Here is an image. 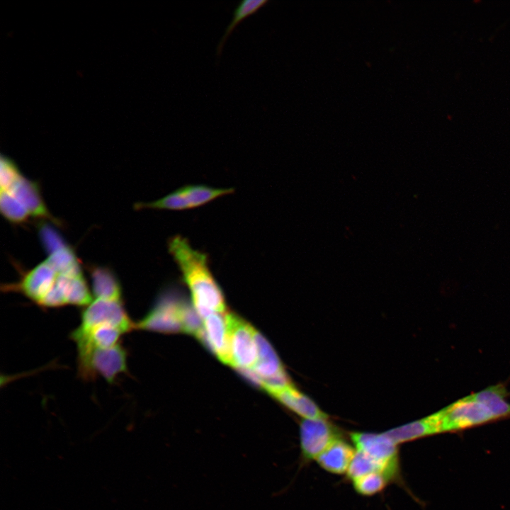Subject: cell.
I'll return each mask as SVG.
<instances>
[{
	"mask_svg": "<svg viewBox=\"0 0 510 510\" xmlns=\"http://www.w3.org/2000/svg\"><path fill=\"white\" fill-rule=\"evenodd\" d=\"M4 292L21 293L43 308L80 307L89 297V285L84 274L57 271L46 259L21 273L16 283L1 287Z\"/></svg>",
	"mask_w": 510,
	"mask_h": 510,
	"instance_id": "cell-1",
	"label": "cell"
},
{
	"mask_svg": "<svg viewBox=\"0 0 510 510\" xmlns=\"http://www.w3.org/2000/svg\"><path fill=\"white\" fill-rule=\"evenodd\" d=\"M168 250L200 317L204 319L213 312H225V296L210 271L208 255L194 249L186 238L179 234L169 239Z\"/></svg>",
	"mask_w": 510,
	"mask_h": 510,
	"instance_id": "cell-2",
	"label": "cell"
},
{
	"mask_svg": "<svg viewBox=\"0 0 510 510\" xmlns=\"http://www.w3.org/2000/svg\"><path fill=\"white\" fill-rule=\"evenodd\" d=\"M186 298L175 286L162 289L147 314L135 322V329L160 333L183 332L181 310Z\"/></svg>",
	"mask_w": 510,
	"mask_h": 510,
	"instance_id": "cell-3",
	"label": "cell"
},
{
	"mask_svg": "<svg viewBox=\"0 0 510 510\" xmlns=\"http://www.w3.org/2000/svg\"><path fill=\"white\" fill-rule=\"evenodd\" d=\"M349 436L355 449L375 461L389 482L400 479L399 445L385 432H351Z\"/></svg>",
	"mask_w": 510,
	"mask_h": 510,
	"instance_id": "cell-4",
	"label": "cell"
},
{
	"mask_svg": "<svg viewBox=\"0 0 510 510\" xmlns=\"http://www.w3.org/2000/svg\"><path fill=\"white\" fill-rule=\"evenodd\" d=\"M233 192L232 188H213L204 184L186 185L158 200L137 203L134 208L186 210L200 207Z\"/></svg>",
	"mask_w": 510,
	"mask_h": 510,
	"instance_id": "cell-5",
	"label": "cell"
},
{
	"mask_svg": "<svg viewBox=\"0 0 510 510\" xmlns=\"http://www.w3.org/2000/svg\"><path fill=\"white\" fill-rule=\"evenodd\" d=\"M127 368V351L120 343L109 348L93 351L86 361L78 366V371L84 380H94L101 375L108 382L113 383Z\"/></svg>",
	"mask_w": 510,
	"mask_h": 510,
	"instance_id": "cell-6",
	"label": "cell"
},
{
	"mask_svg": "<svg viewBox=\"0 0 510 510\" xmlns=\"http://www.w3.org/2000/svg\"><path fill=\"white\" fill-rule=\"evenodd\" d=\"M438 412L441 433L460 431L494 420L489 411L470 395L458 400Z\"/></svg>",
	"mask_w": 510,
	"mask_h": 510,
	"instance_id": "cell-7",
	"label": "cell"
},
{
	"mask_svg": "<svg viewBox=\"0 0 510 510\" xmlns=\"http://www.w3.org/2000/svg\"><path fill=\"white\" fill-rule=\"evenodd\" d=\"M232 366L238 369H252L258 353L255 340V329L234 314L227 312Z\"/></svg>",
	"mask_w": 510,
	"mask_h": 510,
	"instance_id": "cell-8",
	"label": "cell"
},
{
	"mask_svg": "<svg viewBox=\"0 0 510 510\" xmlns=\"http://www.w3.org/2000/svg\"><path fill=\"white\" fill-rule=\"evenodd\" d=\"M341 438L328 419H303L300 424V459L302 464L316 460L334 441Z\"/></svg>",
	"mask_w": 510,
	"mask_h": 510,
	"instance_id": "cell-9",
	"label": "cell"
},
{
	"mask_svg": "<svg viewBox=\"0 0 510 510\" xmlns=\"http://www.w3.org/2000/svg\"><path fill=\"white\" fill-rule=\"evenodd\" d=\"M12 195L28 212L30 217L49 221L55 225L62 222L54 217L42 198L39 184L21 174L8 188L1 190Z\"/></svg>",
	"mask_w": 510,
	"mask_h": 510,
	"instance_id": "cell-10",
	"label": "cell"
},
{
	"mask_svg": "<svg viewBox=\"0 0 510 510\" xmlns=\"http://www.w3.org/2000/svg\"><path fill=\"white\" fill-rule=\"evenodd\" d=\"M227 312H213L203 319V329L197 336L224 363L232 366Z\"/></svg>",
	"mask_w": 510,
	"mask_h": 510,
	"instance_id": "cell-11",
	"label": "cell"
},
{
	"mask_svg": "<svg viewBox=\"0 0 510 510\" xmlns=\"http://www.w3.org/2000/svg\"><path fill=\"white\" fill-rule=\"evenodd\" d=\"M355 453L353 446L339 438L329 445L315 461L328 472L346 474Z\"/></svg>",
	"mask_w": 510,
	"mask_h": 510,
	"instance_id": "cell-12",
	"label": "cell"
},
{
	"mask_svg": "<svg viewBox=\"0 0 510 510\" xmlns=\"http://www.w3.org/2000/svg\"><path fill=\"white\" fill-rule=\"evenodd\" d=\"M385 432L397 445L437 434L441 433L439 414L437 412Z\"/></svg>",
	"mask_w": 510,
	"mask_h": 510,
	"instance_id": "cell-13",
	"label": "cell"
},
{
	"mask_svg": "<svg viewBox=\"0 0 510 510\" xmlns=\"http://www.w3.org/2000/svg\"><path fill=\"white\" fill-rule=\"evenodd\" d=\"M285 407L303 419H328L329 416L319 409L309 397L291 385L272 395Z\"/></svg>",
	"mask_w": 510,
	"mask_h": 510,
	"instance_id": "cell-14",
	"label": "cell"
},
{
	"mask_svg": "<svg viewBox=\"0 0 510 510\" xmlns=\"http://www.w3.org/2000/svg\"><path fill=\"white\" fill-rule=\"evenodd\" d=\"M91 290L94 298L123 300L118 278L107 266H90Z\"/></svg>",
	"mask_w": 510,
	"mask_h": 510,
	"instance_id": "cell-15",
	"label": "cell"
},
{
	"mask_svg": "<svg viewBox=\"0 0 510 510\" xmlns=\"http://www.w3.org/2000/svg\"><path fill=\"white\" fill-rule=\"evenodd\" d=\"M257 346V361L251 369L262 381L285 372L277 353L269 342L256 330L254 333Z\"/></svg>",
	"mask_w": 510,
	"mask_h": 510,
	"instance_id": "cell-16",
	"label": "cell"
},
{
	"mask_svg": "<svg viewBox=\"0 0 510 510\" xmlns=\"http://www.w3.org/2000/svg\"><path fill=\"white\" fill-rule=\"evenodd\" d=\"M509 395L504 385L497 384L487 387L470 396L482 404L496 420L510 416V403L506 400Z\"/></svg>",
	"mask_w": 510,
	"mask_h": 510,
	"instance_id": "cell-17",
	"label": "cell"
},
{
	"mask_svg": "<svg viewBox=\"0 0 510 510\" xmlns=\"http://www.w3.org/2000/svg\"><path fill=\"white\" fill-rule=\"evenodd\" d=\"M268 2V0H244L236 7L233 13V18L225 29L217 47V56L219 57L225 43L237 25L248 16L256 13Z\"/></svg>",
	"mask_w": 510,
	"mask_h": 510,
	"instance_id": "cell-18",
	"label": "cell"
},
{
	"mask_svg": "<svg viewBox=\"0 0 510 510\" xmlns=\"http://www.w3.org/2000/svg\"><path fill=\"white\" fill-rule=\"evenodd\" d=\"M0 209L5 219L12 224L22 225L30 218L27 210L6 191H1Z\"/></svg>",
	"mask_w": 510,
	"mask_h": 510,
	"instance_id": "cell-19",
	"label": "cell"
},
{
	"mask_svg": "<svg viewBox=\"0 0 510 510\" xmlns=\"http://www.w3.org/2000/svg\"><path fill=\"white\" fill-rule=\"evenodd\" d=\"M356 492L366 497H370L380 493L387 483V479L378 472H370L351 480Z\"/></svg>",
	"mask_w": 510,
	"mask_h": 510,
	"instance_id": "cell-20",
	"label": "cell"
},
{
	"mask_svg": "<svg viewBox=\"0 0 510 510\" xmlns=\"http://www.w3.org/2000/svg\"><path fill=\"white\" fill-rule=\"evenodd\" d=\"M378 472L382 474L379 465L365 453L356 450L355 455L346 472L351 481L363 475Z\"/></svg>",
	"mask_w": 510,
	"mask_h": 510,
	"instance_id": "cell-21",
	"label": "cell"
},
{
	"mask_svg": "<svg viewBox=\"0 0 510 510\" xmlns=\"http://www.w3.org/2000/svg\"><path fill=\"white\" fill-rule=\"evenodd\" d=\"M38 233L41 243L47 254L67 244L62 237L53 227L44 222L39 223Z\"/></svg>",
	"mask_w": 510,
	"mask_h": 510,
	"instance_id": "cell-22",
	"label": "cell"
},
{
	"mask_svg": "<svg viewBox=\"0 0 510 510\" xmlns=\"http://www.w3.org/2000/svg\"><path fill=\"white\" fill-rule=\"evenodd\" d=\"M22 173L10 158L1 155L0 170L1 190L8 188Z\"/></svg>",
	"mask_w": 510,
	"mask_h": 510,
	"instance_id": "cell-23",
	"label": "cell"
}]
</instances>
